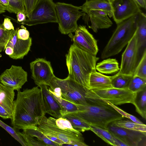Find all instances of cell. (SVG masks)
<instances>
[{
	"label": "cell",
	"mask_w": 146,
	"mask_h": 146,
	"mask_svg": "<svg viewBox=\"0 0 146 146\" xmlns=\"http://www.w3.org/2000/svg\"><path fill=\"white\" fill-rule=\"evenodd\" d=\"M82 11L87 13L92 10H100L107 13L110 17H113L111 4L106 0H86L80 6Z\"/></svg>",
	"instance_id": "23"
},
{
	"label": "cell",
	"mask_w": 146,
	"mask_h": 146,
	"mask_svg": "<svg viewBox=\"0 0 146 146\" xmlns=\"http://www.w3.org/2000/svg\"><path fill=\"white\" fill-rule=\"evenodd\" d=\"M14 104L23 108L38 121L46 113L42 91L38 86L22 92L17 91Z\"/></svg>",
	"instance_id": "5"
},
{
	"label": "cell",
	"mask_w": 146,
	"mask_h": 146,
	"mask_svg": "<svg viewBox=\"0 0 146 146\" xmlns=\"http://www.w3.org/2000/svg\"><path fill=\"white\" fill-rule=\"evenodd\" d=\"M68 76L75 82L90 90L91 73L96 70L99 58L81 49L73 43L66 55Z\"/></svg>",
	"instance_id": "3"
},
{
	"label": "cell",
	"mask_w": 146,
	"mask_h": 146,
	"mask_svg": "<svg viewBox=\"0 0 146 146\" xmlns=\"http://www.w3.org/2000/svg\"><path fill=\"white\" fill-rule=\"evenodd\" d=\"M13 13L15 14L19 12L23 13L25 14L26 12L23 0H8ZM8 0H0L2 5L6 4Z\"/></svg>",
	"instance_id": "33"
},
{
	"label": "cell",
	"mask_w": 146,
	"mask_h": 146,
	"mask_svg": "<svg viewBox=\"0 0 146 146\" xmlns=\"http://www.w3.org/2000/svg\"><path fill=\"white\" fill-rule=\"evenodd\" d=\"M0 126L5 130L22 146H27L23 139L19 133V130L12 127L0 120Z\"/></svg>",
	"instance_id": "36"
},
{
	"label": "cell",
	"mask_w": 146,
	"mask_h": 146,
	"mask_svg": "<svg viewBox=\"0 0 146 146\" xmlns=\"http://www.w3.org/2000/svg\"><path fill=\"white\" fill-rule=\"evenodd\" d=\"M2 50L3 51V48L0 46V52H1Z\"/></svg>",
	"instance_id": "48"
},
{
	"label": "cell",
	"mask_w": 146,
	"mask_h": 146,
	"mask_svg": "<svg viewBox=\"0 0 146 146\" xmlns=\"http://www.w3.org/2000/svg\"><path fill=\"white\" fill-rule=\"evenodd\" d=\"M87 14L90 18L91 23L88 27L95 33H97L99 29L108 28L113 24L107 13L103 11L92 10Z\"/></svg>",
	"instance_id": "20"
},
{
	"label": "cell",
	"mask_w": 146,
	"mask_h": 146,
	"mask_svg": "<svg viewBox=\"0 0 146 146\" xmlns=\"http://www.w3.org/2000/svg\"><path fill=\"white\" fill-rule=\"evenodd\" d=\"M73 35L69 34L73 44L79 48L92 55L96 56L98 51L97 42L84 25H80Z\"/></svg>",
	"instance_id": "11"
},
{
	"label": "cell",
	"mask_w": 146,
	"mask_h": 146,
	"mask_svg": "<svg viewBox=\"0 0 146 146\" xmlns=\"http://www.w3.org/2000/svg\"><path fill=\"white\" fill-rule=\"evenodd\" d=\"M110 4L113 19L117 24L142 11L132 0H113Z\"/></svg>",
	"instance_id": "13"
},
{
	"label": "cell",
	"mask_w": 146,
	"mask_h": 146,
	"mask_svg": "<svg viewBox=\"0 0 146 146\" xmlns=\"http://www.w3.org/2000/svg\"><path fill=\"white\" fill-rule=\"evenodd\" d=\"M48 90L55 100L60 106L62 117L64 115L71 113H76L78 109L76 104L70 102L63 98L62 96L60 88L56 87L48 88Z\"/></svg>",
	"instance_id": "21"
},
{
	"label": "cell",
	"mask_w": 146,
	"mask_h": 146,
	"mask_svg": "<svg viewBox=\"0 0 146 146\" xmlns=\"http://www.w3.org/2000/svg\"><path fill=\"white\" fill-rule=\"evenodd\" d=\"M146 88V80L137 76H133L129 84L128 89L136 93Z\"/></svg>",
	"instance_id": "32"
},
{
	"label": "cell",
	"mask_w": 146,
	"mask_h": 146,
	"mask_svg": "<svg viewBox=\"0 0 146 146\" xmlns=\"http://www.w3.org/2000/svg\"><path fill=\"white\" fill-rule=\"evenodd\" d=\"M96 69L102 74H111L118 72L120 68L115 59L108 58L98 63Z\"/></svg>",
	"instance_id": "25"
},
{
	"label": "cell",
	"mask_w": 146,
	"mask_h": 146,
	"mask_svg": "<svg viewBox=\"0 0 146 146\" xmlns=\"http://www.w3.org/2000/svg\"><path fill=\"white\" fill-rule=\"evenodd\" d=\"M114 125L120 127L128 129L146 132V125L135 123L131 120L123 119L118 120L112 122Z\"/></svg>",
	"instance_id": "29"
},
{
	"label": "cell",
	"mask_w": 146,
	"mask_h": 146,
	"mask_svg": "<svg viewBox=\"0 0 146 146\" xmlns=\"http://www.w3.org/2000/svg\"><path fill=\"white\" fill-rule=\"evenodd\" d=\"M106 0L108 1V2H109L110 3L113 0Z\"/></svg>",
	"instance_id": "49"
},
{
	"label": "cell",
	"mask_w": 146,
	"mask_h": 146,
	"mask_svg": "<svg viewBox=\"0 0 146 146\" xmlns=\"http://www.w3.org/2000/svg\"><path fill=\"white\" fill-rule=\"evenodd\" d=\"M55 8L58 25V30L61 34L67 35L74 32L78 26V20L86 13L81 10L80 7L71 4L57 2Z\"/></svg>",
	"instance_id": "7"
},
{
	"label": "cell",
	"mask_w": 146,
	"mask_h": 146,
	"mask_svg": "<svg viewBox=\"0 0 146 146\" xmlns=\"http://www.w3.org/2000/svg\"><path fill=\"white\" fill-rule=\"evenodd\" d=\"M14 90L0 83V105L12 115L15 96Z\"/></svg>",
	"instance_id": "24"
},
{
	"label": "cell",
	"mask_w": 146,
	"mask_h": 146,
	"mask_svg": "<svg viewBox=\"0 0 146 146\" xmlns=\"http://www.w3.org/2000/svg\"><path fill=\"white\" fill-rule=\"evenodd\" d=\"M16 14L17 21L19 22L18 23L23 22L26 20V15L23 13L19 12Z\"/></svg>",
	"instance_id": "43"
},
{
	"label": "cell",
	"mask_w": 146,
	"mask_h": 146,
	"mask_svg": "<svg viewBox=\"0 0 146 146\" xmlns=\"http://www.w3.org/2000/svg\"><path fill=\"white\" fill-rule=\"evenodd\" d=\"M13 31L5 29L3 24L0 25V46L3 48V51L11 37Z\"/></svg>",
	"instance_id": "34"
},
{
	"label": "cell",
	"mask_w": 146,
	"mask_h": 146,
	"mask_svg": "<svg viewBox=\"0 0 146 146\" xmlns=\"http://www.w3.org/2000/svg\"><path fill=\"white\" fill-rule=\"evenodd\" d=\"M24 21L18 23L31 26L49 23H58L55 3L52 0H38L31 13Z\"/></svg>",
	"instance_id": "8"
},
{
	"label": "cell",
	"mask_w": 146,
	"mask_h": 146,
	"mask_svg": "<svg viewBox=\"0 0 146 146\" xmlns=\"http://www.w3.org/2000/svg\"><path fill=\"white\" fill-rule=\"evenodd\" d=\"M133 76L118 73L111 76V83L113 88L120 89H128L130 81Z\"/></svg>",
	"instance_id": "28"
},
{
	"label": "cell",
	"mask_w": 146,
	"mask_h": 146,
	"mask_svg": "<svg viewBox=\"0 0 146 146\" xmlns=\"http://www.w3.org/2000/svg\"><path fill=\"white\" fill-rule=\"evenodd\" d=\"M27 81V73L21 66L12 65L0 75V82L17 91Z\"/></svg>",
	"instance_id": "14"
},
{
	"label": "cell",
	"mask_w": 146,
	"mask_h": 146,
	"mask_svg": "<svg viewBox=\"0 0 146 146\" xmlns=\"http://www.w3.org/2000/svg\"><path fill=\"white\" fill-rule=\"evenodd\" d=\"M138 51L137 35L136 30L122 54L120 68L118 73L133 76L139 62Z\"/></svg>",
	"instance_id": "10"
},
{
	"label": "cell",
	"mask_w": 146,
	"mask_h": 146,
	"mask_svg": "<svg viewBox=\"0 0 146 146\" xmlns=\"http://www.w3.org/2000/svg\"><path fill=\"white\" fill-rule=\"evenodd\" d=\"M5 52L6 54L10 56L13 53V48L11 46H7L5 48Z\"/></svg>",
	"instance_id": "46"
},
{
	"label": "cell",
	"mask_w": 146,
	"mask_h": 146,
	"mask_svg": "<svg viewBox=\"0 0 146 146\" xmlns=\"http://www.w3.org/2000/svg\"><path fill=\"white\" fill-rule=\"evenodd\" d=\"M25 10V15L27 17L30 14L38 0H23Z\"/></svg>",
	"instance_id": "39"
},
{
	"label": "cell",
	"mask_w": 146,
	"mask_h": 146,
	"mask_svg": "<svg viewBox=\"0 0 146 146\" xmlns=\"http://www.w3.org/2000/svg\"><path fill=\"white\" fill-rule=\"evenodd\" d=\"M136 22L137 35L138 57L139 62L146 51V16L141 11L137 15Z\"/></svg>",
	"instance_id": "19"
},
{
	"label": "cell",
	"mask_w": 146,
	"mask_h": 146,
	"mask_svg": "<svg viewBox=\"0 0 146 146\" xmlns=\"http://www.w3.org/2000/svg\"><path fill=\"white\" fill-rule=\"evenodd\" d=\"M108 130L127 146H139L146 137V132L119 127L112 122L108 125Z\"/></svg>",
	"instance_id": "15"
},
{
	"label": "cell",
	"mask_w": 146,
	"mask_h": 146,
	"mask_svg": "<svg viewBox=\"0 0 146 146\" xmlns=\"http://www.w3.org/2000/svg\"><path fill=\"white\" fill-rule=\"evenodd\" d=\"M88 92L93 96L109 101L115 105L133 104L136 95V93L128 89L113 88L104 90H90Z\"/></svg>",
	"instance_id": "9"
},
{
	"label": "cell",
	"mask_w": 146,
	"mask_h": 146,
	"mask_svg": "<svg viewBox=\"0 0 146 146\" xmlns=\"http://www.w3.org/2000/svg\"><path fill=\"white\" fill-rule=\"evenodd\" d=\"M0 117L4 119H11L12 117V115L9 113L0 105Z\"/></svg>",
	"instance_id": "42"
},
{
	"label": "cell",
	"mask_w": 146,
	"mask_h": 146,
	"mask_svg": "<svg viewBox=\"0 0 146 146\" xmlns=\"http://www.w3.org/2000/svg\"><path fill=\"white\" fill-rule=\"evenodd\" d=\"M133 76L146 80V51L137 66Z\"/></svg>",
	"instance_id": "35"
},
{
	"label": "cell",
	"mask_w": 146,
	"mask_h": 146,
	"mask_svg": "<svg viewBox=\"0 0 146 146\" xmlns=\"http://www.w3.org/2000/svg\"><path fill=\"white\" fill-rule=\"evenodd\" d=\"M106 101L108 104L112 106L124 117H125L128 118V119H129L130 120L137 123L141 124H143L141 121L135 116L126 112L122 110L117 107L115 105L111 104L109 102L107 101Z\"/></svg>",
	"instance_id": "38"
},
{
	"label": "cell",
	"mask_w": 146,
	"mask_h": 146,
	"mask_svg": "<svg viewBox=\"0 0 146 146\" xmlns=\"http://www.w3.org/2000/svg\"><path fill=\"white\" fill-rule=\"evenodd\" d=\"M62 117L68 119L73 128L79 132L90 130V125L74 113L66 114Z\"/></svg>",
	"instance_id": "26"
},
{
	"label": "cell",
	"mask_w": 146,
	"mask_h": 146,
	"mask_svg": "<svg viewBox=\"0 0 146 146\" xmlns=\"http://www.w3.org/2000/svg\"><path fill=\"white\" fill-rule=\"evenodd\" d=\"M38 129L57 146H88L82 133L72 127L70 121L62 117L57 119L45 116L38 121Z\"/></svg>",
	"instance_id": "1"
},
{
	"label": "cell",
	"mask_w": 146,
	"mask_h": 146,
	"mask_svg": "<svg viewBox=\"0 0 146 146\" xmlns=\"http://www.w3.org/2000/svg\"><path fill=\"white\" fill-rule=\"evenodd\" d=\"M86 95L88 104L76 105L78 111L75 113L90 125L97 126L108 130L110 123L123 119L124 117L107 101L90 94Z\"/></svg>",
	"instance_id": "2"
},
{
	"label": "cell",
	"mask_w": 146,
	"mask_h": 146,
	"mask_svg": "<svg viewBox=\"0 0 146 146\" xmlns=\"http://www.w3.org/2000/svg\"><path fill=\"white\" fill-rule=\"evenodd\" d=\"M140 7L145 9L146 8V0H132Z\"/></svg>",
	"instance_id": "45"
},
{
	"label": "cell",
	"mask_w": 146,
	"mask_h": 146,
	"mask_svg": "<svg viewBox=\"0 0 146 146\" xmlns=\"http://www.w3.org/2000/svg\"><path fill=\"white\" fill-rule=\"evenodd\" d=\"M137 15L117 24L116 28L102 51V59L117 54L128 44L137 29Z\"/></svg>",
	"instance_id": "4"
},
{
	"label": "cell",
	"mask_w": 146,
	"mask_h": 146,
	"mask_svg": "<svg viewBox=\"0 0 146 146\" xmlns=\"http://www.w3.org/2000/svg\"><path fill=\"white\" fill-rule=\"evenodd\" d=\"M90 90H104L113 88L111 76H108L95 70L91 74L89 80Z\"/></svg>",
	"instance_id": "22"
},
{
	"label": "cell",
	"mask_w": 146,
	"mask_h": 146,
	"mask_svg": "<svg viewBox=\"0 0 146 146\" xmlns=\"http://www.w3.org/2000/svg\"><path fill=\"white\" fill-rule=\"evenodd\" d=\"M90 130L108 144L115 146L112 134L108 130L99 127L90 125Z\"/></svg>",
	"instance_id": "30"
},
{
	"label": "cell",
	"mask_w": 146,
	"mask_h": 146,
	"mask_svg": "<svg viewBox=\"0 0 146 146\" xmlns=\"http://www.w3.org/2000/svg\"><path fill=\"white\" fill-rule=\"evenodd\" d=\"M133 104L136 111L144 119H146V88L136 93Z\"/></svg>",
	"instance_id": "27"
},
{
	"label": "cell",
	"mask_w": 146,
	"mask_h": 146,
	"mask_svg": "<svg viewBox=\"0 0 146 146\" xmlns=\"http://www.w3.org/2000/svg\"><path fill=\"white\" fill-rule=\"evenodd\" d=\"M18 38L23 40H26L29 39V31L24 27L20 29H18L17 31Z\"/></svg>",
	"instance_id": "40"
},
{
	"label": "cell",
	"mask_w": 146,
	"mask_h": 146,
	"mask_svg": "<svg viewBox=\"0 0 146 146\" xmlns=\"http://www.w3.org/2000/svg\"><path fill=\"white\" fill-rule=\"evenodd\" d=\"M38 86L42 91L46 113L56 119L62 117L61 108L49 92L48 86L41 84Z\"/></svg>",
	"instance_id": "18"
},
{
	"label": "cell",
	"mask_w": 146,
	"mask_h": 146,
	"mask_svg": "<svg viewBox=\"0 0 146 146\" xmlns=\"http://www.w3.org/2000/svg\"><path fill=\"white\" fill-rule=\"evenodd\" d=\"M31 78L36 84L48 85L55 76L50 62L43 58H38L30 64Z\"/></svg>",
	"instance_id": "12"
},
{
	"label": "cell",
	"mask_w": 146,
	"mask_h": 146,
	"mask_svg": "<svg viewBox=\"0 0 146 146\" xmlns=\"http://www.w3.org/2000/svg\"><path fill=\"white\" fill-rule=\"evenodd\" d=\"M11 124L15 129L19 130L33 128L37 126L38 121L23 108L14 104Z\"/></svg>",
	"instance_id": "16"
},
{
	"label": "cell",
	"mask_w": 146,
	"mask_h": 146,
	"mask_svg": "<svg viewBox=\"0 0 146 146\" xmlns=\"http://www.w3.org/2000/svg\"><path fill=\"white\" fill-rule=\"evenodd\" d=\"M4 27L5 29L8 30H14V28L11 20L8 18H5L4 19L3 23Z\"/></svg>",
	"instance_id": "41"
},
{
	"label": "cell",
	"mask_w": 146,
	"mask_h": 146,
	"mask_svg": "<svg viewBox=\"0 0 146 146\" xmlns=\"http://www.w3.org/2000/svg\"><path fill=\"white\" fill-rule=\"evenodd\" d=\"M17 29L13 31L11 37L6 46L12 48L13 53L9 56L15 60L23 59L30 50L32 44V38L30 37L26 40L19 38L17 36Z\"/></svg>",
	"instance_id": "17"
},
{
	"label": "cell",
	"mask_w": 146,
	"mask_h": 146,
	"mask_svg": "<svg viewBox=\"0 0 146 146\" xmlns=\"http://www.w3.org/2000/svg\"><path fill=\"white\" fill-rule=\"evenodd\" d=\"M113 135V140L114 141L115 146H127L121 140L112 134Z\"/></svg>",
	"instance_id": "44"
},
{
	"label": "cell",
	"mask_w": 146,
	"mask_h": 146,
	"mask_svg": "<svg viewBox=\"0 0 146 146\" xmlns=\"http://www.w3.org/2000/svg\"><path fill=\"white\" fill-rule=\"evenodd\" d=\"M27 146H47L43 142L23 132H19Z\"/></svg>",
	"instance_id": "37"
},
{
	"label": "cell",
	"mask_w": 146,
	"mask_h": 146,
	"mask_svg": "<svg viewBox=\"0 0 146 146\" xmlns=\"http://www.w3.org/2000/svg\"><path fill=\"white\" fill-rule=\"evenodd\" d=\"M23 132L34 137H36L38 140L45 143L47 146H57L38 129L37 126L33 128L23 129Z\"/></svg>",
	"instance_id": "31"
},
{
	"label": "cell",
	"mask_w": 146,
	"mask_h": 146,
	"mask_svg": "<svg viewBox=\"0 0 146 146\" xmlns=\"http://www.w3.org/2000/svg\"><path fill=\"white\" fill-rule=\"evenodd\" d=\"M6 11L5 8L0 2V14L5 13Z\"/></svg>",
	"instance_id": "47"
},
{
	"label": "cell",
	"mask_w": 146,
	"mask_h": 146,
	"mask_svg": "<svg viewBox=\"0 0 146 146\" xmlns=\"http://www.w3.org/2000/svg\"><path fill=\"white\" fill-rule=\"evenodd\" d=\"M48 86L50 88L59 87L62 97L70 102L77 105L88 104L86 95L89 90L75 82L68 76L65 79H61L54 76Z\"/></svg>",
	"instance_id": "6"
}]
</instances>
